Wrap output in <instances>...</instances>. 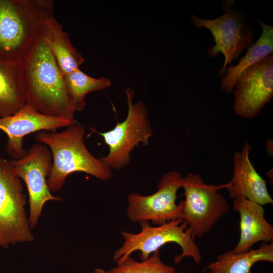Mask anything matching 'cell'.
Returning <instances> with one entry per match:
<instances>
[{"instance_id": "cell-1", "label": "cell", "mask_w": 273, "mask_h": 273, "mask_svg": "<svg viewBox=\"0 0 273 273\" xmlns=\"http://www.w3.org/2000/svg\"><path fill=\"white\" fill-rule=\"evenodd\" d=\"M44 28L20 63L26 104L52 117L76 121L64 77L46 39Z\"/></svg>"}, {"instance_id": "cell-2", "label": "cell", "mask_w": 273, "mask_h": 273, "mask_svg": "<svg viewBox=\"0 0 273 273\" xmlns=\"http://www.w3.org/2000/svg\"><path fill=\"white\" fill-rule=\"evenodd\" d=\"M85 134L84 127L76 123L61 132L41 131L36 135L35 140L47 146L52 153L53 165L47 180L51 192L60 190L67 176L76 172L88 174L102 181L112 177V169L88 150Z\"/></svg>"}, {"instance_id": "cell-3", "label": "cell", "mask_w": 273, "mask_h": 273, "mask_svg": "<svg viewBox=\"0 0 273 273\" xmlns=\"http://www.w3.org/2000/svg\"><path fill=\"white\" fill-rule=\"evenodd\" d=\"M53 0H0V59L19 64L54 17Z\"/></svg>"}, {"instance_id": "cell-4", "label": "cell", "mask_w": 273, "mask_h": 273, "mask_svg": "<svg viewBox=\"0 0 273 273\" xmlns=\"http://www.w3.org/2000/svg\"><path fill=\"white\" fill-rule=\"evenodd\" d=\"M140 224L142 230L139 233L121 232L124 241L113 257L117 264L121 263L136 251L140 252L141 261L147 259L151 254L169 243H175L181 249V253L174 258L176 264L181 262L184 258L189 257H191L197 264L200 263L202 255L200 249L194 241L191 230L182 218L157 226H151L149 222Z\"/></svg>"}, {"instance_id": "cell-5", "label": "cell", "mask_w": 273, "mask_h": 273, "mask_svg": "<svg viewBox=\"0 0 273 273\" xmlns=\"http://www.w3.org/2000/svg\"><path fill=\"white\" fill-rule=\"evenodd\" d=\"M230 186V183L215 185L205 184L199 174L189 173L182 178L185 200L181 218L192 232L201 238L209 233L229 210V204L218 190Z\"/></svg>"}, {"instance_id": "cell-6", "label": "cell", "mask_w": 273, "mask_h": 273, "mask_svg": "<svg viewBox=\"0 0 273 273\" xmlns=\"http://www.w3.org/2000/svg\"><path fill=\"white\" fill-rule=\"evenodd\" d=\"M128 105L125 119L117 122L108 131L98 132L109 147V153L102 160L112 169L120 170L129 165L130 153L141 143L149 145V139L153 133L146 106L142 101L133 103L134 92L130 87L125 90Z\"/></svg>"}, {"instance_id": "cell-7", "label": "cell", "mask_w": 273, "mask_h": 273, "mask_svg": "<svg viewBox=\"0 0 273 273\" xmlns=\"http://www.w3.org/2000/svg\"><path fill=\"white\" fill-rule=\"evenodd\" d=\"M26 202L21 179L10 161L0 157V247L34 240Z\"/></svg>"}, {"instance_id": "cell-8", "label": "cell", "mask_w": 273, "mask_h": 273, "mask_svg": "<svg viewBox=\"0 0 273 273\" xmlns=\"http://www.w3.org/2000/svg\"><path fill=\"white\" fill-rule=\"evenodd\" d=\"M225 3L224 14L215 19H207L194 14L190 15L191 22L195 27L208 29L213 36L215 44L209 48V57L214 58L220 53L224 57L219 77L225 75L227 65L237 60L254 39L253 32L244 19L243 14L234 9L230 2Z\"/></svg>"}, {"instance_id": "cell-9", "label": "cell", "mask_w": 273, "mask_h": 273, "mask_svg": "<svg viewBox=\"0 0 273 273\" xmlns=\"http://www.w3.org/2000/svg\"><path fill=\"white\" fill-rule=\"evenodd\" d=\"M183 177L178 171L164 173L154 194L143 196L136 193L127 197V214L132 222H152L157 225L181 218L184 200L176 204L177 192L181 188Z\"/></svg>"}, {"instance_id": "cell-10", "label": "cell", "mask_w": 273, "mask_h": 273, "mask_svg": "<svg viewBox=\"0 0 273 273\" xmlns=\"http://www.w3.org/2000/svg\"><path fill=\"white\" fill-rule=\"evenodd\" d=\"M16 175L25 183L28 193L31 228L38 223L44 204L62 199L51 194L48 178L51 172L53 158L49 147L39 143L33 144L23 157L10 161Z\"/></svg>"}, {"instance_id": "cell-11", "label": "cell", "mask_w": 273, "mask_h": 273, "mask_svg": "<svg viewBox=\"0 0 273 273\" xmlns=\"http://www.w3.org/2000/svg\"><path fill=\"white\" fill-rule=\"evenodd\" d=\"M235 87V113L247 119L257 116L273 97L272 53L244 71Z\"/></svg>"}, {"instance_id": "cell-12", "label": "cell", "mask_w": 273, "mask_h": 273, "mask_svg": "<svg viewBox=\"0 0 273 273\" xmlns=\"http://www.w3.org/2000/svg\"><path fill=\"white\" fill-rule=\"evenodd\" d=\"M76 123L68 119L44 115L26 104L16 113L0 118V129L8 137L6 153L13 160H18L27 154L23 147L26 135L41 131L55 132Z\"/></svg>"}, {"instance_id": "cell-13", "label": "cell", "mask_w": 273, "mask_h": 273, "mask_svg": "<svg viewBox=\"0 0 273 273\" xmlns=\"http://www.w3.org/2000/svg\"><path fill=\"white\" fill-rule=\"evenodd\" d=\"M251 149L252 146L246 141L242 150L234 153L233 175L226 189L233 199L244 197L262 206L272 204L273 199L266 181L257 172L249 158Z\"/></svg>"}, {"instance_id": "cell-14", "label": "cell", "mask_w": 273, "mask_h": 273, "mask_svg": "<svg viewBox=\"0 0 273 273\" xmlns=\"http://www.w3.org/2000/svg\"><path fill=\"white\" fill-rule=\"evenodd\" d=\"M233 209L240 217V235L234 253L248 251L259 242H270L273 240V226L264 216L262 205L246 198L234 199Z\"/></svg>"}, {"instance_id": "cell-15", "label": "cell", "mask_w": 273, "mask_h": 273, "mask_svg": "<svg viewBox=\"0 0 273 273\" xmlns=\"http://www.w3.org/2000/svg\"><path fill=\"white\" fill-rule=\"evenodd\" d=\"M260 261L273 262V242H262L259 247L242 253L232 250L219 255L203 270L210 273H252L253 265Z\"/></svg>"}, {"instance_id": "cell-16", "label": "cell", "mask_w": 273, "mask_h": 273, "mask_svg": "<svg viewBox=\"0 0 273 273\" xmlns=\"http://www.w3.org/2000/svg\"><path fill=\"white\" fill-rule=\"evenodd\" d=\"M44 33L49 47L64 76L79 69L85 61L82 55L72 45L68 34L54 17L47 20Z\"/></svg>"}, {"instance_id": "cell-17", "label": "cell", "mask_w": 273, "mask_h": 273, "mask_svg": "<svg viewBox=\"0 0 273 273\" xmlns=\"http://www.w3.org/2000/svg\"><path fill=\"white\" fill-rule=\"evenodd\" d=\"M262 33L254 43L247 48L236 65L230 64L225 74L222 78L221 88L228 93H232L239 76L246 69L263 59L273 52V27L258 21Z\"/></svg>"}, {"instance_id": "cell-18", "label": "cell", "mask_w": 273, "mask_h": 273, "mask_svg": "<svg viewBox=\"0 0 273 273\" xmlns=\"http://www.w3.org/2000/svg\"><path fill=\"white\" fill-rule=\"evenodd\" d=\"M25 105L20 64L0 59V118L16 113Z\"/></svg>"}, {"instance_id": "cell-19", "label": "cell", "mask_w": 273, "mask_h": 273, "mask_svg": "<svg viewBox=\"0 0 273 273\" xmlns=\"http://www.w3.org/2000/svg\"><path fill=\"white\" fill-rule=\"evenodd\" d=\"M64 80L68 96L76 110L82 111L86 95L91 92L102 91L111 86L110 80L105 77L94 78L78 69L65 76Z\"/></svg>"}, {"instance_id": "cell-20", "label": "cell", "mask_w": 273, "mask_h": 273, "mask_svg": "<svg viewBox=\"0 0 273 273\" xmlns=\"http://www.w3.org/2000/svg\"><path fill=\"white\" fill-rule=\"evenodd\" d=\"M160 250L150 257L138 261L131 256L121 263L117 264L110 271L112 273H175V268L164 264L160 258Z\"/></svg>"}, {"instance_id": "cell-21", "label": "cell", "mask_w": 273, "mask_h": 273, "mask_svg": "<svg viewBox=\"0 0 273 273\" xmlns=\"http://www.w3.org/2000/svg\"><path fill=\"white\" fill-rule=\"evenodd\" d=\"M272 141V140L267 141L266 151H267V152L268 153V154L270 156H271V152L272 153V152L271 151V145H272V143H271V142Z\"/></svg>"}, {"instance_id": "cell-22", "label": "cell", "mask_w": 273, "mask_h": 273, "mask_svg": "<svg viewBox=\"0 0 273 273\" xmlns=\"http://www.w3.org/2000/svg\"><path fill=\"white\" fill-rule=\"evenodd\" d=\"M94 273H112V272L110 270L109 271H106L101 268H97L95 269Z\"/></svg>"}, {"instance_id": "cell-23", "label": "cell", "mask_w": 273, "mask_h": 273, "mask_svg": "<svg viewBox=\"0 0 273 273\" xmlns=\"http://www.w3.org/2000/svg\"><path fill=\"white\" fill-rule=\"evenodd\" d=\"M180 273H187V272H186L185 271H181ZM201 273H210V272H206V271L203 270V272H202Z\"/></svg>"}]
</instances>
